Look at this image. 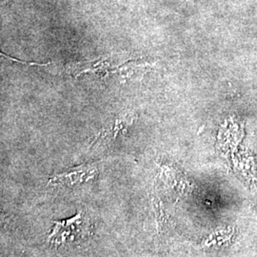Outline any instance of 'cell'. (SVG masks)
Masks as SVG:
<instances>
[{"label":"cell","mask_w":257,"mask_h":257,"mask_svg":"<svg viewBox=\"0 0 257 257\" xmlns=\"http://www.w3.org/2000/svg\"><path fill=\"white\" fill-rule=\"evenodd\" d=\"M12 0H3V4H8Z\"/></svg>","instance_id":"2"},{"label":"cell","mask_w":257,"mask_h":257,"mask_svg":"<svg viewBox=\"0 0 257 257\" xmlns=\"http://www.w3.org/2000/svg\"><path fill=\"white\" fill-rule=\"evenodd\" d=\"M88 232L87 221L83 217L82 213H78L70 220L56 222L55 228L51 234V239L56 243H64L67 240L81 238Z\"/></svg>","instance_id":"1"}]
</instances>
